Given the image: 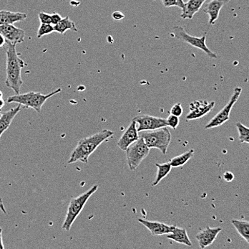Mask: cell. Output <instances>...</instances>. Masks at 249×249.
Wrapping results in <instances>:
<instances>
[{"label":"cell","instance_id":"19","mask_svg":"<svg viewBox=\"0 0 249 249\" xmlns=\"http://www.w3.org/2000/svg\"><path fill=\"white\" fill-rule=\"evenodd\" d=\"M166 238L178 244H183L188 247H192V242L188 236L186 229L177 227L176 226H175L172 232L166 234Z\"/></svg>","mask_w":249,"mask_h":249},{"label":"cell","instance_id":"13","mask_svg":"<svg viewBox=\"0 0 249 249\" xmlns=\"http://www.w3.org/2000/svg\"><path fill=\"white\" fill-rule=\"evenodd\" d=\"M221 230V228H211L207 226V228L198 232L196 238L199 244L200 248L205 249L212 245Z\"/></svg>","mask_w":249,"mask_h":249},{"label":"cell","instance_id":"17","mask_svg":"<svg viewBox=\"0 0 249 249\" xmlns=\"http://www.w3.org/2000/svg\"><path fill=\"white\" fill-rule=\"evenodd\" d=\"M205 1L206 0H188L182 8L183 11L180 17L183 19H193L195 14L199 11Z\"/></svg>","mask_w":249,"mask_h":249},{"label":"cell","instance_id":"22","mask_svg":"<svg viewBox=\"0 0 249 249\" xmlns=\"http://www.w3.org/2000/svg\"><path fill=\"white\" fill-rule=\"evenodd\" d=\"M194 150L191 149V150H188L183 154H180V155L176 156L170 160V164H171L172 168H180L183 167V165H186L187 162L190 160L194 155Z\"/></svg>","mask_w":249,"mask_h":249},{"label":"cell","instance_id":"32","mask_svg":"<svg viewBox=\"0 0 249 249\" xmlns=\"http://www.w3.org/2000/svg\"><path fill=\"white\" fill-rule=\"evenodd\" d=\"M224 178L226 181L231 182L234 179V175L231 172H226L224 174Z\"/></svg>","mask_w":249,"mask_h":249},{"label":"cell","instance_id":"16","mask_svg":"<svg viewBox=\"0 0 249 249\" xmlns=\"http://www.w3.org/2000/svg\"><path fill=\"white\" fill-rule=\"evenodd\" d=\"M21 108L22 105L18 104L16 107L7 111L5 113L1 114L0 116V139L3 133L8 130L15 116L20 112Z\"/></svg>","mask_w":249,"mask_h":249},{"label":"cell","instance_id":"35","mask_svg":"<svg viewBox=\"0 0 249 249\" xmlns=\"http://www.w3.org/2000/svg\"><path fill=\"white\" fill-rule=\"evenodd\" d=\"M0 210L2 211L4 214L7 213V211H6L5 207H4V203H3L2 200H1V197H0Z\"/></svg>","mask_w":249,"mask_h":249},{"label":"cell","instance_id":"12","mask_svg":"<svg viewBox=\"0 0 249 249\" xmlns=\"http://www.w3.org/2000/svg\"><path fill=\"white\" fill-rule=\"evenodd\" d=\"M0 33L5 38L7 42L13 44L17 45L25 41V31L13 25H0Z\"/></svg>","mask_w":249,"mask_h":249},{"label":"cell","instance_id":"4","mask_svg":"<svg viewBox=\"0 0 249 249\" xmlns=\"http://www.w3.org/2000/svg\"><path fill=\"white\" fill-rule=\"evenodd\" d=\"M61 92V89H57V90L48 94H42L41 93L33 92L23 94H15V95L9 97L7 98V102L8 104L17 103V104L23 106L24 107L31 108L39 113L47 100Z\"/></svg>","mask_w":249,"mask_h":249},{"label":"cell","instance_id":"9","mask_svg":"<svg viewBox=\"0 0 249 249\" xmlns=\"http://www.w3.org/2000/svg\"><path fill=\"white\" fill-rule=\"evenodd\" d=\"M137 124L138 132L151 131L168 127L166 119L149 115H138L133 118Z\"/></svg>","mask_w":249,"mask_h":249},{"label":"cell","instance_id":"5","mask_svg":"<svg viewBox=\"0 0 249 249\" xmlns=\"http://www.w3.org/2000/svg\"><path fill=\"white\" fill-rule=\"evenodd\" d=\"M140 137L143 139L144 142L150 149H158L163 154H166L171 142V134L168 127L151 131L142 132Z\"/></svg>","mask_w":249,"mask_h":249},{"label":"cell","instance_id":"24","mask_svg":"<svg viewBox=\"0 0 249 249\" xmlns=\"http://www.w3.org/2000/svg\"><path fill=\"white\" fill-rule=\"evenodd\" d=\"M237 130L238 132V138L241 143L249 144V128L241 123L236 124Z\"/></svg>","mask_w":249,"mask_h":249},{"label":"cell","instance_id":"25","mask_svg":"<svg viewBox=\"0 0 249 249\" xmlns=\"http://www.w3.org/2000/svg\"><path fill=\"white\" fill-rule=\"evenodd\" d=\"M54 32V26L51 24H43L41 23L37 30V38H41L45 36L51 34Z\"/></svg>","mask_w":249,"mask_h":249},{"label":"cell","instance_id":"29","mask_svg":"<svg viewBox=\"0 0 249 249\" xmlns=\"http://www.w3.org/2000/svg\"><path fill=\"white\" fill-rule=\"evenodd\" d=\"M165 7H178L177 0H161Z\"/></svg>","mask_w":249,"mask_h":249},{"label":"cell","instance_id":"28","mask_svg":"<svg viewBox=\"0 0 249 249\" xmlns=\"http://www.w3.org/2000/svg\"><path fill=\"white\" fill-rule=\"evenodd\" d=\"M39 22L43 24H51L52 25V15L50 14L41 12L38 15Z\"/></svg>","mask_w":249,"mask_h":249},{"label":"cell","instance_id":"7","mask_svg":"<svg viewBox=\"0 0 249 249\" xmlns=\"http://www.w3.org/2000/svg\"><path fill=\"white\" fill-rule=\"evenodd\" d=\"M173 36L176 38L183 41L194 48L201 50L211 58H217L218 57L217 55L215 53L212 52L206 45V36H202L200 38L190 36L186 33L183 27L178 26V25L175 26L173 28Z\"/></svg>","mask_w":249,"mask_h":249},{"label":"cell","instance_id":"14","mask_svg":"<svg viewBox=\"0 0 249 249\" xmlns=\"http://www.w3.org/2000/svg\"><path fill=\"white\" fill-rule=\"evenodd\" d=\"M138 221L143 225L151 233L153 236H162V235H166L168 233L172 232L175 226H169V225L165 224L158 221H150L147 220L138 218Z\"/></svg>","mask_w":249,"mask_h":249},{"label":"cell","instance_id":"38","mask_svg":"<svg viewBox=\"0 0 249 249\" xmlns=\"http://www.w3.org/2000/svg\"><path fill=\"white\" fill-rule=\"evenodd\" d=\"M3 98V94L2 92L0 91V98Z\"/></svg>","mask_w":249,"mask_h":249},{"label":"cell","instance_id":"36","mask_svg":"<svg viewBox=\"0 0 249 249\" xmlns=\"http://www.w3.org/2000/svg\"><path fill=\"white\" fill-rule=\"evenodd\" d=\"M178 3V7L179 8L182 9L184 6L185 2L183 1V0H177Z\"/></svg>","mask_w":249,"mask_h":249},{"label":"cell","instance_id":"27","mask_svg":"<svg viewBox=\"0 0 249 249\" xmlns=\"http://www.w3.org/2000/svg\"><path fill=\"white\" fill-rule=\"evenodd\" d=\"M170 113H171V115L178 116V117L182 116L183 113V107H182L181 104H180V103H178V104H174L173 107L171 108Z\"/></svg>","mask_w":249,"mask_h":249},{"label":"cell","instance_id":"33","mask_svg":"<svg viewBox=\"0 0 249 249\" xmlns=\"http://www.w3.org/2000/svg\"><path fill=\"white\" fill-rule=\"evenodd\" d=\"M6 42H7V40H6L5 38L0 33V48L4 47Z\"/></svg>","mask_w":249,"mask_h":249},{"label":"cell","instance_id":"11","mask_svg":"<svg viewBox=\"0 0 249 249\" xmlns=\"http://www.w3.org/2000/svg\"><path fill=\"white\" fill-rule=\"evenodd\" d=\"M138 133L139 132L138 131L137 124L134 120H132L131 123L129 124L118 140L117 143L118 147L123 151L125 152L130 144L134 143L139 139L140 136Z\"/></svg>","mask_w":249,"mask_h":249},{"label":"cell","instance_id":"21","mask_svg":"<svg viewBox=\"0 0 249 249\" xmlns=\"http://www.w3.org/2000/svg\"><path fill=\"white\" fill-rule=\"evenodd\" d=\"M231 223L238 234L249 243V221L233 219L232 220Z\"/></svg>","mask_w":249,"mask_h":249},{"label":"cell","instance_id":"26","mask_svg":"<svg viewBox=\"0 0 249 249\" xmlns=\"http://www.w3.org/2000/svg\"><path fill=\"white\" fill-rule=\"evenodd\" d=\"M167 124L168 127H171L176 130L180 124V118L178 116H174V115H170L168 117L166 118Z\"/></svg>","mask_w":249,"mask_h":249},{"label":"cell","instance_id":"15","mask_svg":"<svg viewBox=\"0 0 249 249\" xmlns=\"http://www.w3.org/2000/svg\"><path fill=\"white\" fill-rule=\"evenodd\" d=\"M231 0H212L209 4L206 5V8L203 12L208 14L209 16V25H212L215 23V21L218 19L219 17L220 11L221 8L226 4L229 2Z\"/></svg>","mask_w":249,"mask_h":249},{"label":"cell","instance_id":"31","mask_svg":"<svg viewBox=\"0 0 249 249\" xmlns=\"http://www.w3.org/2000/svg\"><path fill=\"white\" fill-rule=\"evenodd\" d=\"M112 17L115 20H121L124 18V15L121 12L116 11L112 14Z\"/></svg>","mask_w":249,"mask_h":249},{"label":"cell","instance_id":"10","mask_svg":"<svg viewBox=\"0 0 249 249\" xmlns=\"http://www.w3.org/2000/svg\"><path fill=\"white\" fill-rule=\"evenodd\" d=\"M215 106V102H209L206 100H198L190 104V112L186 115L187 121L198 119L206 116Z\"/></svg>","mask_w":249,"mask_h":249},{"label":"cell","instance_id":"20","mask_svg":"<svg viewBox=\"0 0 249 249\" xmlns=\"http://www.w3.org/2000/svg\"><path fill=\"white\" fill-rule=\"evenodd\" d=\"M54 32L60 33V34H65V32L68 30L71 31L77 32V27L75 26V23L73 21L70 19L69 17H65L62 18L61 21L54 25Z\"/></svg>","mask_w":249,"mask_h":249},{"label":"cell","instance_id":"30","mask_svg":"<svg viewBox=\"0 0 249 249\" xmlns=\"http://www.w3.org/2000/svg\"><path fill=\"white\" fill-rule=\"evenodd\" d=\"M62 18L58 13H54L52 15V25H55L61 21Z\"/></svg>","mask_w":249,"mask_h":249},{"label":"cell","instance_id":"34","mask_svg":"<svg viewBox=\"0 0 249 249\" xmlns=\"http://www.w3.org/2000/svg\"><path fill=\"white\" fill-rule=\"evenodd\" d=\"M4 246L2 241V229L0 228V249H4Z\"/></svg>","mask_w":249,"mask_h":249},{"label":"cell","instance_id":"8","mask_svg":"<svg viewBox=\"0 0 249 249\" xmlns=\"http://www.w3.org/2000/svg\"><path fill=\"white\" fill-rule=\"evenodd\" d=\"M242 92V89L240 87L235 88L233 94L231 97L230 100L227 103L226 106L214 116V117L211 119V121L208 123L207 125L205 127L206 130H210V129L215 128V127H221V125L225 124L226 121L230 119V114L233 109V106L238 101Z\"/></svg>","mask_w":249,"mask_h":249},{"label":"cell","instance_id":"23","mask_svg":"<svg viewBox=\"0 0 249 249\" xmlns=\"http://www.w3.org/2000/svg\"><path fill=\"white\" fill-rule=\"evenodd\" d=\"M156 166L157 167L158 169L157 175H156V180L152 183V186L153 187L159 185L162 179L168 176V174L171 172V169H172V166H171L170 162H165L163 164L156 163Z\"/></svg>","mask_w":249,"mask_h":249},{"label":"cell","instance_id":"2","mask_svg":"<svg viewBox=\"0 0 249 249\" xmlns=\"http://www.w3.org/2000/svg\"><path fill=\"white\" fill-rule=\"evenodd\" d=\"M115 132L111 130H104L92 136L80 139L72 150L68 164L77 162L88 164L89 156L98 149L100 144L113 136Z\"/></svg>","mask_w":249,"mask_h":249},{"label":"cell","instance_id":"1","mask_svg":"<svg viewBox=\"0 0 249 249\" xmlns=\"http://www.w3.org/2000/svg\"><path fill=\"white\" fill-rule=\"evenodd\" d=\"M7 45V60H6L5 84L12 89L15 94H20L21 87L23 84L22 79V69L25 66V61L19 57L17 53L16 44L6 42Z\"/></svg>","mask_w":249,"mask_h":249},{"label":"cell","instance_id":"18","mask_svg":"<svg viewBox=\"0 0 249 249\" xmlns=\"http://www.w3.org/2000/svg\"><path fill=\"white\" fill-rule=\"evenodd\" d=\"M27 18L26 13L0 10V25H13L16 22L25 20Z\"/></svg>","mask_w":249,"mask_h":249},{"label":"cell","instance_id":"6","mask_svg":"<svg viewBox=\"0 0 249 249\" xmlns=\"http://www.w3.org/2000/svg\"><path fill=\"white\" fill-rule=\"evenodd\" d=\"M127 165L130 171H136L142 161L149 154L150 148L140 137L134 143L130 144L125 150Z\"/></svg>","mask_w":249,"mask_h":249},{"label":"cell","instance_id":"37","mask_svg":"<svg viewBox=\"0 0 249 249\" xmlns=\"http://www.w3.org/2000/svg\"><path fill=\"white\" fill-rule=\"evenodd\" d=\"M4 104H5V101H4L3 98H0V110L2 109V108L4 107Z\"/></svg>","mask_w":249,"mask_h":249},{"label":"cell","instance_id":"39","mask_svg":"<svg viewBox=\"0 0 249 249\" xmlns=\"http://www.w3.org/2000/svg\"><path fill=\"white\" fill-rule=\"evenodd\" d=\"M1 114H2V113H1V110H0V116H1Z\"/></svg>","mask_w":249,"mask_h":249},{"label":"cell","instance_id":"3","mask_svg":"<svg viewBox=\"0 0 249 249\" xmlns=\"http://www.w3.org/2000/svg\"><path fill=\"white\" fill-rule=\"evenodd\" d=\"M98 190V185H94L86 192L77 197L71 199L67 211L65 221L62 223V229L65 231H69L80 212L83 211L89 197L92 196Z\"/></svg>","mask_w":249,"mask_h":249}]
</instances>
